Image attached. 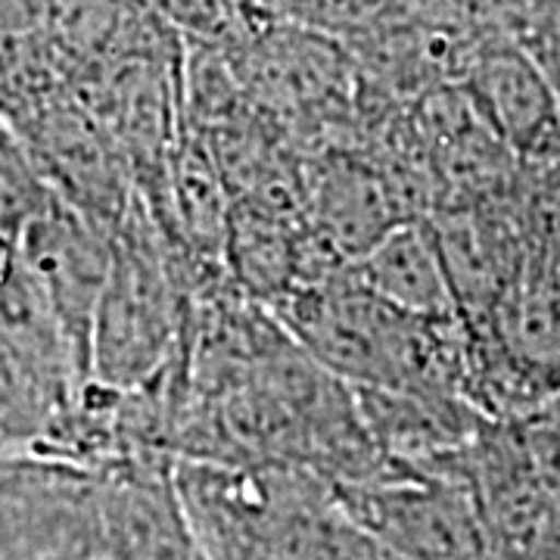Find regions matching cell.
<instances>
[{
	"label": "cell",
	"mask_w": 560,
	"mask_h": 560,
	"mask_svg": "<svg viewBox=\"0 0 560 560\" xmlns=\"http://www.w3.org/2000/svg\"><path fill=\"white\" fill-rule=\"evenodd\" d=\"M135 190L128 215L113 231V265L91 337V381L135 389L178 359L190 334V296L180 265Z\"/></svg>",
	"instance_id": "obj_1"
},
{
	"label": "cell",
	"mask_w": 560,
	"mask_h": 560,
	"mask_svg": "<svg viewBox=\"0 0 560 560\" xmlns=\"http://www.w3.org/2000/svg\"><path fill=\"white\" fill-rule=\"evenodd\" d=\"M342 508L405 560H501L470 474L420 470L405 480L346 482Z\"/></svg>",
	"instance_id": "obj_2"
},
{
	"label": "cell",
	"mask_w": 560,
	"mask_h": 560,
	"mask_svg": "<svg viewBox=\"0 0 560 560\" xmlns=\"http://www.w3.org/2000/svg\"><path fill=\"white\" fill-rule=\"evenodd\" d=\"M16 261L60 320L81 377L91 381V337L113 265V234L54 194L22 228Z\"/></svg>",
	"instance_id": "obj_3"
},
{
	"label": "cell",
	"mask_w": 560,
	"mask_h": 560,
	"mask_svg": "<svg viewBox=\"0 0 560 560\" xmlns=\"http://www.w3.org/2000/svg\"><path fill=\"white\" fill-rule=\"evenodd\" d=\"M84 386L60 320L16 261L0 290V393L25 436L57 427Z\"/></svg>",
	"instance_id": "obj_4"
},
{
	"label": "cell",
	"mask_w": 560,
	"mask_h": 560,
	"mask_svg": "<svg viewBox=\"0 0 560 560\" xmlns=\"http://www.w3.org/2000/svg\"><path fill=\"white\" fill-rule=\"evenodd\" d=\"M460 88L517 156H545L560 140V101L517 40H480L460 72Z\"/></svg>",
	"instance_id": "obj_5"
},
{
	"label": "cell",
	"mask_w": 560,
	"mask_h": 560,
	"mask_svg": "<svg viewBox=\"0 0 560 560\" xmlns=\"http://www.w3.org/2000/svg\"><path fill=\"white\" fill-rule=\"evenodd\" d=\"M101 536L113 560H197L187 501L162 467L140 460L106 482Z\"/></svg>",
	"instance_id": "obj_6"
},
{
	"label": "cell",
	"mask_w": 560,
	"mask_h": 560,
	"mask_svg": "<svg viewBox=\"0 0 560 560\" xmlns=\"http://www.w3.org/2000/svg\"><path fill=\"white\" fill-rule=\"evenodd\" d=\"M352 275L383 302L427 320H460L455 287L430 221L408 219L374 243Z\"/></svg>",
	"instance_id": "obj_7"
},
{
	"label": "cell",
	"mask_w": 560,
	"mask_h": 560,
	"mask_svg": "<svg viewBox=\"0 0 560 560\" xmlns=\"http://www.w3.org/2000/svg\"><path fill=\"white\" fill-rule=\"evenodd\" d=\"M312 197H315L312 237L340 265L359 261L396 224L408 221V215L399 212V197L389 187V180L364 162H327L320 168Z\"/></svg>",
	"instance_id": "obj_8"
},
{
	"label": "cell",
	"mask_w": 560,
	"mask_h": 560,
	"mask_svg": "<svg viewBox=\"0 0 560 560\" xmlns=\"http://www.w3.org/2000/svg\"><path fill=\"white\" fill-rule=\"evenodd\" d=\"M50 200L54 190L25 156L16 135L7 131L0 138V234L13 243L20 241L22 228Z\"/></svg>",
	"instance_id": "obj_9"
},
{
	"label": "cell",
	"mask_w": 560,
	"mask_h": 560,
	"mask_svg": "<svg viewBox=\"0 0 560 560\" xmlns=\"http://www.w3.org/2000/svg\"><path fill=\"white\" fill-rule=\"evenodd\" d=\"M511 38L536 60L560 101V0H514Z\"/></svg>",
	"instance_id": "obj_10"
},
{
	"label": "cell",
	"mask_w": 560,
	"mask_h": 560,
	"mask_svg": "<svg viewBox=\"0 0 560 560\" xmlns=\"http://www.w3.org/2000/svg\"><path fill=\"white\" fill-rule=\"evenodd\" d=\"M44 62L32 0H0V94Z\"/></svg>",
	"instance_id": "obj_11"
},
{
	"label": "cell",
	"mask_w": 560,
	"mask_h": 560,
	"mask_svg": "<svg viewBox=\"0 0 560 560\" xmlns=\"http://www.w3.org/2000/svg\"><path fill=\"white\" fill-rule=\"evenodd\" d=\"M25 436V430L20 427V420L16 415L10 411V405L3 399V393H0V445L10 440H22Z\"/></svg>",
	"instance_id": "obj_12"
},
{
	"label": "cell",
	"mask_w": 560,
	"mask_h": 560,
	"mask_svg": "<svg viewBox=\"0 0 560 560\" xmlns=\"http://www.w3.org/2000/svg\"><path fill=\"white\" fill-rule=\"evenodd\" d=\"M13 271H16V243L0 234V290L13 278Z\"/></svg>",
	"instance_id": "obj_13"
},
{
	"label": "cell",
	"mask_w": 560,
	"mask_h": 560,
	"mask_svg": "<svg viewBox=\"0 0 560 560\" xmlns=\"http://www.w3.org/2000/svg\"><path fill=\"white\" fill-rule=\"evenodd\" d=\"M7 131H10V128H7V121L0 119V138H3V135H7Z\"/></svg>",
	"instance_id": "obj_14"
}]
</instances>
